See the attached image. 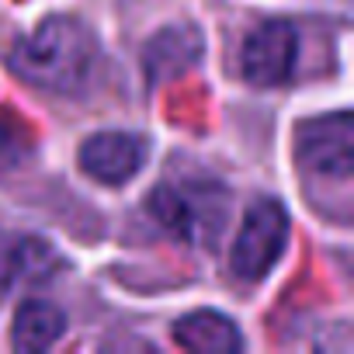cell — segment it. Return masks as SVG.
I'll return each instance as SVG.
<instances>
[{"label": "cell", "instance_id": "6da1fadb", "mask_svg": "<svg viewBox=\"0 0 354 354\" xmlns=\"http://www.w3.org/2000/svg\"><path fill=\"white\" fill-rule=\"evenodd\" d=\"M8 70L53 97L84 94L101 66L97 32L77 15H49L8 49Z\"/></svg>", "mask_w": 354, "mask_h": 354}, {"label": "cell", "instance_id": "7a4b0ae2", "mask_svg": "<svg viewBox=\"0 0 354 354\" xmlns=\"http://www.w3.org/2000/svg\"><path fill=\"white\" fill-rule=\"evenodd\" d=\"M295 174L309 205L333 226H351L354 216V115L337 108L299 122Z\"/></svg>", "mask_w": 354, "mask_h": 354}, {"label": "cell", "instance_id": "3957f363", "mask_svg": "<svg viewBox=\"0 0 354 354\" xmlns=\"http://www.w3.org/2000/svg\"><path fill=\"white\" fill-rule=\"evenodd\" d=\"M146 216L160 233L181 243H212L226 223V192L219 185H156L146 202Z\"/></svg>", "mask_w": 354, "mask_h": 354}, {"label": "cell", "instance_id": "277c9868", "mask_svg": "<svg viewBox=\"0 0 354 354\" xmlns=\"http://www.w3.org/2000/svg\"><path fill=\"white\" fill-rule=\"evenodd\" d=\"M288 236H292V216H288L285 202L271 198V195L254 198L240 219L236 236H233L230 271L247 285L264 281L274 271V264L285 257Z\"/></svg>", "mask_w": 354, "mask_h": 354}, {"label": "cell", "instance_id": "5b68a950", "mask_svg": "<svg viewBox=\"0 0 354 354\" xmlns=\"http://www.w3.org/2000/svg\"><path fill=\"white\" fill-rule=\"evenodd\" d=\"M299 53H302L299 25L292 18H268L243 35L236 66H240L243 84L257 91H271L295 80Z\"/></svg>", "mask_w": 354, "mask_h": 354}, {"label": "cell", "instance_id": "8992f818", "mask_svg": "<svg viewBox=\"0 0 354 354\" xmlns=\"http://www.w3.org/2000/svg\"><path fill=\"white\" fill-rule=\"evenodd\" d=\"M149 153H153L149 136L136 129H101L77 146V167L84 170V177L104 188H122L142 174Z\"/></svg>", "mask_w": 354, "mask_h": 354}, {"label": "cell", "instance_id": "52a82bcc", "mask_svg": "<svg viewBox=\"0 0 354 354\" xmlns=\"http://www.w3.org/2000/svg\"><path fill=\"white\" fill-rule=\"evenodd\" d=\"M205 59V32L195 21H170L160 32H153L142 46V77L146 87L170 84L185 77Z\"/></svg>", "mask_w": 354, "mask_h": 354}, {"label": "cell", "instance_id": "ba28073f", "mask_svg": "<svg viewBox=\"0 0 354 354\" xmlns=\"http://www.w3.org/2000/svg\"><path fill=\"white\" fill-rule=\"evenodd\" d=\"M66 271V257L42 236L0 233V295L46 285Z\"/></svg>", "mask_w": 354, "mask_h": 354}, {"label": "cell", "instance_id": "9c48e42d", "mask_svg": "<svg viewBox=\"0 0 354 354\" xmlns=\"http://www.w3.org/2000/svg\"><path fill=\"white\" fill-rule=\"evenodd\" d=\"M170 337L177 347H185L192 354H240L247 344L236 319L219 309H192L185 316H177L170 326Z\"/></svg>", "mask_w": 354, "mask_h": 354}, {"label": "cell", "instance_id": "30bf717a", "mask_svg": "<svg viewBox=\"0 0 354 354\" xmlns=\"http://www.w3.org/2000/svg\"><path fill=\"white\" fill-rule=\"evenodd\" d=\"M66 333V313L49 302V299H25L15 309V323H11V347L21 354H39L49 351L63 340Z\"/></svg>", "mask_w": 354, "mask_h": 354}, {"label": "cell", "instance_id": "8fae6325", "mask_svg": "<svg viewBox=\"0 0 354 354\" xmlns=\"http://www.w3.org/2000/svg\"><path fill=\"white\" fill-rule=\"evenodd\" d=\"M28 149H32V136H28V129H25L15 115L0 111V170L18 167V163L28 156Z\"/></svg>", "mask_w": 354, "mask_h": 354}]
</instances>
